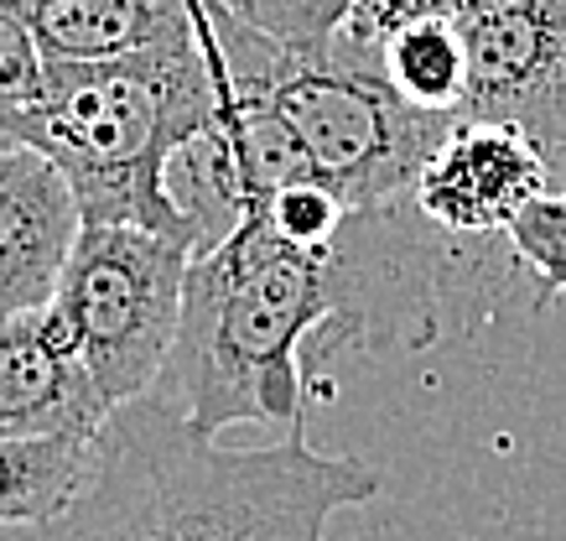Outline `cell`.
Wrapping results in <instances>:
<instances>
[{
	"label": "cell",
	"instance_id": "obj_5",
	"mask_svg": "<svg viewBox=\"0 0 566 541\" xmlns=\"http://www.w3.org/2000/svg\"><path fill=\"white\" fill-rule=\"evenodd\" d=\"M188 271L192 245L177 235L94 219L78 225L52 308L109 406H130L156 391L182 329Z\"/></svg>",
	"mask_w": 566,
	"mask_h": 541
},
{
	"label": "cell",
	"instance_id": "obj_12",
	"mask_svg": "<svg viewBox=\"0 0 566 541\" xmlns=\"http://www.w3.org/2000/svg\"><path fill=\"white\" fill-rule=\"evenodd\" d=\"M385 79L406 105L427 115H458L468 94V53L458 21H421L385 42Z\"/></svg>",
	"mask_w": 566,
	"mask_h": 541
},
{
	"label": "cell",
	"instance_id": "obj_2",
	"mask_svg": "<svg viewBox=\"0 0 566 541\" xmlns=\"http://www.w3.org/2000/svg\"><path fill=\"white\" fill-rule=\"evenodd\" d=\"M338 292L327 250H296L260 209L188 271V302L172 360L151 396L198 433L286 427L302 437L307 417V350L333 333Z\"/></svg>",
	"mask_w": 566,
	"mask_h": 541
},
{
	"label": "cell",
	"instance_id": "obj_9",
	"mask_svg": "<svg viewBox=\"0 0 566 541\" xmlns=\"http://www.w3.org/2000/svg\"><path fill=\"white\" fill-rule=\"evenodd\" d=\"M52 63H125L198 48L203 0H0Z\"/></svg>",
	"mask_w": 566,
	"mask_h": 541
},
{
	"label": "cell",
	"instance_id": "obj_14",
	"mask_svg": "<svg viewBox=\"0 0 566 541\" xmlns=\"http://www.w3.org/2000/svg\"><path fill=\"white\" fill-rule=\"evenodd\" d=\"M48 53L36 37L0 6V152H27V131L42 105Z\"/></svg>",
	"mask_w": 566,
	"mask_h": 541
},
{
	"label": "cell",
	"instance_id": "obj_10",
	"mask_svg": "<svg viewBox=\"0 0 566 541\" xmlns=\"http://www.w3.org/2000/svg\"><path fill=\"white\" fill-rule=\"evenodd\" d=\"M78 225V198L48 157L0 152V318L48 308Z\"/></svg>",
	"mask_w": 566,
	"mask_h": 541
},
{
	"label": "cell",
	"instance_id": "obj_7",
	"mask_svg": "<svg viewBox=\"0 0 566 541\" xmlns=\"http://www.w3.org/2000/svg\"><path fill=\"white\" fill-rule=\"evenodd\" d=\"M556 193L546 157L510 125L458 121L416 177V209L452 240H504L535 198Z\"/></svg>",
	"mask_w": 566,
	"mask_h": 541
},
{
	"label": "cell",
	"instance_id": "obj_15",
	"mask_svg": "<svg viewBox=\"0 0 566 541\" xmlns=\"http://www.w3.org/2000/svg\"><path fill=\"white\" fill-rule=\"evenodd\" d=\"M510 256L515 266L531 277L535 287V308L566 298V188L535 198L531 209L510 225Z\"/></svg>",
	"mask_w": 566,
	"mask_h": 541
},
{
	"label": "cell",
	"instance_id": "obj_4",
	"mask_svg": "<svg viewBox=\"0 0 566 541\" xmlns=\"http://www.w3.org/2000/svg\"><path fill=\"white\" fill-rule=\"evenodd\" d=\"M223 53V105H244L281 131L302 183H323L348 209L411 198L427 157L458 115L406 105L385 69L344 53H286L223 11H208Z\"/></svg>",
	"mask_w": 566,
	"mask_h": 541
},
{
	"label": "cell",
	"instance_id": "obj_1",
	"mask_svg": "<svg viewBox=\"0 0 566 541\" xmlns=\"http://www.w3.org/2000/svg\"><path fill=\"white\" fill-rule=\"evenodd\" d=\"M369 458L317 454L307 437L223 448L161 396L115 406L84 495L52 541H323L333 516L369 506Z\"/></svg>",
	"mask_w": 566,
	"mask_h": 541
},
{
	"label": "cell",
	"instance_id": "obj_11",
	"mask_svg": "<svg viewBox=\"0 0 566 541\" xmlns=\"http://www.w3.org/2000/svg\"><path fill=\"white\" fill-rule=\"evenodd\" d=\"M104 433V427H99ZM99 433L0 437V526H57L84 495Z\"/></svg>",
	"mask_w": 566,
	"mask_h": 541
},
{
	"label": "cell",
	"instance_id": "obj_16",
	"mask_svg": "<svg viewBox=\"0 0 566 541\" xmlns=\"http://www.w3.org/2000/svg\"><path fill=\"white\" fill-rule=\"evenodd\" d=\"M468 0H354L348 6L344 27H338V42L327 53H344L354 63H369V69H385V42L400 37L406 27H421V21H458Z\"/></svg>",
	"mask_w": 566,
	"mask_h": 541
},
{
	"label": "cell",
	"instance_id": "obj_3",
	"mask_svg": "<svg viewBox=\"0 0 566 541\" xmlns=\"http://www.w3.org/2000/svg\"><path fill=\"white\" fill-rule=\"evenodd\" d=\"M223 53L213 21L198 48L125 63H52L27 152L48 157L94 225H146L182 235L167 167L223 121Z\"/></svg>",
	"mask_w": 566,
	"mask_h": 541
},
{
	"label": "cell",
	"instance_id": "obj_8",
	"mask_svg": "<svg viewBox=\"0 0 566 541\" xmlns=\"http://www.w3.org/2000/svg\"><path fill=\"white\" fill-rule=\"evenodd\" d=\"M109 412L52 302L0 318V437L99 433Z\"/></svg>",
	"mask_w": 566,
	"mask_h": 541
},
{
	"label": "cell",
	"instance_id": "obj_17",
	"mask_svg": "<svg viewBox=\"0 0 566 541\" xmlns=\"http://www.w3.org/2000/svg\"><path fill=\"white\" fill-rule=\"evenodd\" d=\"M255 209L271 219V229L281 240L296 245V250H312V256L333 250L338 235L348 229V219H354V209L333 188H323V183H286V188H275Z\"/></svg>",
	"mask_w": 566,
	"mask_h": 541
},
{
	"label": "cell",
	"instance_id": "obj_13",
	"mask_svg": "<svg viewBox=\"0 0 566 541\" xmlns=\"http://www.w3.org/2000/svg\"><path fill=\"white\" fill-rule=\"evenodd\" d=\"M203 6L234 17L286 53H327L354 0H203Z\"/></svg>",
	"mask_w": 566,
	"mask_h": 541
},
{
	"label": "cell",
	"instance_id": "obj_6",
	"mask_svg": "<svg viewBox=\"0 0 566 541\" xmlns=\"http://www.w3.org/2000/svg\"><path fill=\"white\" fill-rule=\"evenodd\" d=\"M468 94L458 121L510 125L566 188V6L562 0H468L458 17Z\"/></svg>",
	"mask_w": 566,
	"mask_h": 541
},
{
	"label": "cell",
	"instance_id": "obj_18",
	"mask_svg": "<svg viewBox=\"0 0 566 541\" xmlns=\"http://www.w3.org/2000/svg\"><path fill=\"white\" fill-rule=\"evenodd\" d=\"M562 6H566V0H562Z\"/></svg>",
	"mask_w": 566,
	"mask_h": 541
}]
</instances>
